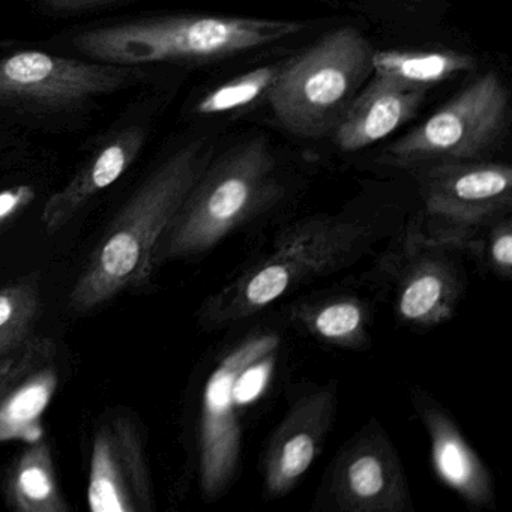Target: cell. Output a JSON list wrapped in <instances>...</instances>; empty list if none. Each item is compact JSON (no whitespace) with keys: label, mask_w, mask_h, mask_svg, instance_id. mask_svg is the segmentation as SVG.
<instances>
[{"label":"cell","mask_w":512,"mask_h":512,"mask_svg":"<svg viewBox=\"0 0 512 512\" xmlns=\"http://www.w3.org/2000/svg\"><path fill=\"white\" fill-rule=\"evenodd\" d=\"M143 142L145 134L142 131L130 130L104 146L64 190L47 200L41 215L46 232L50 235L58 233L92 197L115 184L136 161Z\"/></svg>","instance_id":"cell-17"},{"label":"cell","mask_w":512,"mask_h":512,"mask_svg":"<svg viewBox=\"0 0 512 512\" xmlns=\"http://www.w3.org/2000/svg\"><path fill=\"white\" fill-rule=\"evenodd\" d=\"M464 250L430 238L418 224L406 230L380 263L391 283L392 307L401 323L430 329L452 319L467 286L460 259Z\"/></svg>","instance_id":"cell-9"},{"label":"cell","mask_w":512,"mask_h":512,"mask_svg":"<svg viewBox=\"0 0 512 512\" xmlns=\"http://www.w3.org/2000/svg\"><path fill=\"white\" fill-rule=\"evenodd\" d=\"M371 56L373 47L352 26L326 35L278 70L266 94L277 121L295 136H325L373 73Z\"/></svg>","instance_id":"cell-5"},{"label":"cell","mask_w":512,"mask_h":512,"mask_svg":"<svg viewBox=\"0 0 512 512\" xmlns=\"http://www.w3.org/2000/svg\"><path fill=\"white\" fill-rule=\"evenodd\" d=\"M509 97L502 79L487 73L461 91L424 124L386 149L385 161L415 170L481 158L508 121Z\"/></svg>","instance_id":"cell-8"},{"label":"cell","mask_w":512,"mask_h":512,"mask_svg":"<svg viewBox=\"0 0 512 512\" xmlns=\"http://www.w3.org/2000/svg\"><path fill=\"white\" fill-rule=\"evenodd\" d=\"M424 202L419 229L437 241L469 248L512 208L508 164L470 160L415 169Z\"/></svg>","instance_id":"cell-7"},{"label":"cell","mask_w":512,"mask_h":512,"mask_svg":"<svg viewBox=\"0 0 512 512\" xmlns=\"http://www.w3.org/2000/svg\"><path fill=\"white\" fill-rule=\"evenodd\" d=\"M280 67H262L248 71L220 88L214 89L199 101L196 113L199 115H221L235 112L256 103L262 95L268 94L272 83L277 79Z\"/></svg>","instance_id":"cell-22"},{"label":"cell","mask_w":512,"mask_h":512,"mask_svg":"<svg viewBox=\"0 0 512 512\" xmlns=\"http://www.w3.org/2000/svg\"><path fill=\"white\" fill-rule=\"evenodd\" d=\"M473 65L470 56L445 50H380L371 56L374 76L425 91L472 70Z\"/></svg>","instance_id":"cell-20"},{"label":"cell","mask_w":512,"mask_h":512,"mask_svg":"<svg viewBox=\"0 0 512 512\" xmlns=\"http://www.w3.org/2000/svg\"><path fill=\"white\" fill-rule=\"evenodd\" d=\"M11 508L20 512H67L68 505L56 479L50 446L43 439L29 443L19 455L5 488Z\"/></svg>","instance_id":"cell-19"},{"label":"cell","mask_w":512,"mask_h":512,"mask_svg":"<svg viewBox=\"0 0 512 512\" xmlns=\"http://www.w3.org/2000/svg\"><path fill=\"white\" fill-rule=\"evenodd\" d=\"M412 404L430 440L434 472L473 508L494 509L493 475L470 446L451 413L425 389L415 386Z\"/></svg>","instance_id":"cell-15"},{"label":"cell","mask_w":512,"mask_h":512,"mask_svg":"<svg viewBox=\"0 0 512 512\" xmlns=\"http://www.w3.org/2000/svg\"><path fill=\"white\" fill-rule=\"evenodd\" d=\"M107 2H112V0H44L47 7L56 11L86 10V8L98 7Z\"/></svg>","instance_id":"cell-25"},{"label":"cell","mask_w":512,"mask_h":512,"mask_svg":"<svg viewBox=\"0 0 512 512\" xmlns=\"http://www.w3.org/2000/svg\"><path fill=\"white\" fill-rule=\"evenodd\" d=\"M35 199V190L29 185L8 188L0 191V224L11 220L14 215L31 205Z\"/></svg>","instance_id":"cell-24"},{"label":"cell","mask_w":512,"mask_h":512,"mask_svg":"<svg viewBox=\"0 0 512 512\" xmlns=\"http://www.w3.org/2000/svg\"><path fill=\"white\" fill-rule=\"evenodd\" d=\"M280 193L274 155L265 139L233 148L194 185L158 244L155 263L212 250L274 205Z\"/></svg>","instance_id":"cell-3"},{"label":"cell","mask_w":512,"mask_h":512,"mask_svg":"<svg viewBox=\"0 0 512 512\" xmlns=\"http://www.w3.org/2000/svg\"><path fill=\"white\" fill-rule=\"evenodd\" d=\"M134 70L86 64L43 52H20L0 61V104L70 106L124 86Z\"/></svg>","instance_id":"cell-11"},{"label":"cell","mask_w":512,"mask_h":512,"mask_svg":"<svg viewBox=\"0 0 512 512\" xmlns=\"http://www.w3.org/2000/svg\"><path fill=\"white\" fill-rule=\"evenodd\" d=\"M304 28L289 20L170 17L94 29L76 43L83 53L106 64L134 67L224 58L286 40Z\"/></svg>","instance_id":"cell-4"},{"label":"cell","mask_w":512,"mask_h":512,"mask_svg":"<svg viewBox=\"0 0 512 512\" xmlns=\"http://www.w3.org/2000/svg\"><path fill=\"white\" fill-rule=\"evenodd\" d=\"M425 95V89L374 76L335 127L337 145L356 152L386 139L415 116Z\"/></svg>","instance_id":"cell-16"},{"label":"cell","mask_w":512,"mask_h":512,"mask_svg":"<svg viewBox=\"0 0 512 512\" xmlns=\"http://www.w3.org/2000/svg\"><path fill=\"white\" fill-rule=\"evenodd\" d=\"M0 359V443L37 442L43 439L41 419L59 383L52 343L31 340Z\"/></svg>","instance_id":"cell-14"},{"label":"cell","mask_w":512,"mask_h":512,"mask_svg":"<svg viewBox=\"0 0 512 512\" xmlns=\"http://www.w3.org/2000/svg\"><path fill=\"white\" fill-rule=\"evenodd\" d=\"M337 409L334 382L310 386L296 395L263 451L265 497L275 500L287 496L304 478L331 433Z\"/></svg>","instance_id":"cell-12"},{"label":"cell","mask_w":512,"mask_h":512,"mask_svg":"<svg viewBox=\"0 0 512 512\" xmlns=\"http://www.w3.org/2000/svg\"><path fill=\"white\" fill-rule=\"evenodd\" d=\"M469 248H478L482 259L497 277H512V223L511 217L500 218L484 230Z\"/></svg>","instance_id":"cell-23"},{"label":"cell","mask_w":512,"mask_h":512,"mask_svg":"<svg viewBox=\"0 0 512 512\" xmlns=\"http://www.w3.org/2000/svg\"><path fill=\"white\" fill-rule=\"evenodd\" d=\"M370 239L367 226L347 218H308L287 227L275 238L271 253L209 298L203 323L227 328L256 316L299 284L346 268Z\"/></svg>","instance_id":"cell-2"},{"label":"cell","mask_w":512,"mask_h":512,"mask_svg":"<svg viewBox=\"0 0 512 512\" xmlns=\"http://www.w3.org/2000/svg\"><path fill=\"white\" fill-rule=\"evenodd\" d=\"M290 319L322 344L346 350H365L371 344L370 310L355 295L314 296L293 305Z\"/></svg>","instance_id":"cell-18"},{"label":"cell","mask_w":512,"mask_h":512,"mask_svg":"<svg viewBox=\"0 0 512 512\" xmlns=\"http://www.w3.org/2000/svg\"><path fill=\"white\" fill-rule=\"evenodd\" d=\"M209 166L202 143L161 164L112 221L70 293V308L95 310L124 290L148 283L155 253L194 185Z\"/></svg>","instance_id":"cell-1"},{"label":"cell","mask_w":512,"mask_h":512,"mask_svg":"<svg viewBox=\"0 0 512 512\" xmlns=\"http://www.w3.org/2000/svg\"><path fill=\"white\" fill-rule=\"evenodd\" d=\"M281 337L251 332L224 352L203 389L199 424V478L203 496L217 500L241 467V410L262 391L277 359Z\"/></svg>","instance_id":"cell-6"},{"label":"cell","mask_w":512,"mask_h":512,"mask_svg":"<svg viewBox=\"0 0 512 512\" xmlns=\"http://www.w3.org/2000/svg\"><path fill=\"white\" fill-rule=\"evenodd\" d=\"M88 503L94 512L152 509V487L142 439L127 416L100 425L91 449Z\"/></svg>","instance_id":"cell-13"},{"label":"cell","mask_w":512,"mask_h":512,"mask_svg":"<svg viewBox=\"0 0 512 512\" xmlns=\"http://www.w3.org/2000/svg\"><path fill=\"white\" fill-rule=\"evenodd\" d=\"M314 509L334 512H413L400 455L371 419L331 461Z\"/></svg>","instance_id":"cell-10"},{"label":"cell","mask_w":512,"mask_h":512,"mask_svg":"<svg viewBox=\"0 0 512 512\" xmlns=\"http://www.w3.org/2000/svg\"><path fill=\"white\" fill-rule=\"evenodd\" d=\"M41 308L40 287L35 281H17L0 289V358L13 355L31 341Z\"/></svg>","instance_id":"cell-21"}]
</instances>
